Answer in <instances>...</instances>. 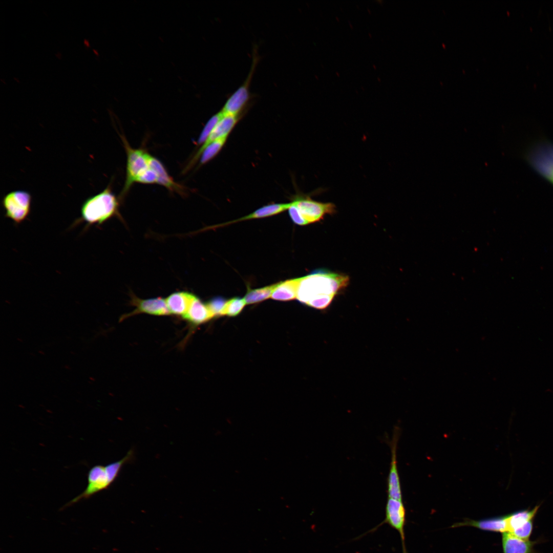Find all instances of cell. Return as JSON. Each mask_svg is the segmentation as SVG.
Here are the masks:
<instances>
[{
  "instance_id": "obj_1",
  "label": "cell",
  "mask_w": 553,
  "mask_h": 553,
  "mask_svg": "<svg viewBox=\"0 0 553 553\" xmlns=\"http://www.w3.org/2000/svg\"><path fill=\"white\" fill-rule=\"evenodd\" d=\"M349 282L347 275L327 270H316L300 278L296 299L312 307L318 302L333 297L346 287Z\"/></svg>"
},
{
  "instance_id": "obj_2",
  "label": "cell",
  "mask_w": 553,
  "mask_h": 553,
  "mask_svg": "<svg viewBox=\"0 0 553 553\" xmlns=\"http://www.w3.org/2000/svg\"><path fill=\"white\" fill-rule=\"evenodd\" d=\"M133 451H130L121 459L106 465L92 466L87 475V485L79 495L66 503L62 508L69 507L79 501L91 498L96 494L108 488L118 477L122 467L133 457Z\"/></svg>"
},
{
  "instance_id": "obj_3",
  "label": "cell",
  "mask_w": 553,
  "mask_h": 553,
  "mask_svg": "<svg viewBox=\"0 0 553 553\" xmlns=\"http://www.w3.org/2000/svg\"><path fill=\"white\" fill-rule=\"evenodd\" d=\"M291 202L288 212L292 221L299 225L319 221L326 215L336 212V206L333 203L319 202L308 195L298 194Z\"/></svg>"
},
{
  "instance_id": "obj_4",
  "label": "cell",
  "mask_w": 553,
  "mask_h": 553,
  "mask_svg": "<svg viewBox=\"0 0 553 553\" xmlns=\"http://www.w3.org/2000/svg\"><path fill=\"white\" fill-rule=\"evenodd\" d=\"M118 207V200L108 187L83 202L81 208V218L89 225H99L114 216Z\"/></svg>"
},
{
  "instance_id": "obj_5",
  "label": "cell",
  "mask_w": 553,
  "mask_h": 553,
  "mask_svg": "<svg viewBox=\"0 0 553 553\" xmlns=\"http://www.w3.org/2000/svg\"><path fill=\"white\" fill-rule=\"evenodd\" d=\"M260 57L258 53L257 46L252 50V60L250 70L243 83L229 96L221 109L224 115H239L244 114L246 108L249 107L252 97L250 92V84L255 71Z\"/></svg>"
},
{
  "instance_id": "obj_6",
  "label": "cell",
  "mask_w": 553,
  "mask_h": 553,
  "mask_svg": "<svg viewBox=\"0 0 553 553\" xmlns=\"http://www.w3.org/2000/svg\"><path fill=\"white\" fill-rule=\"evenodd\" d=\"M31 201V194L26 190H17L7 194L2 201L5 217L16 224L22 223L30 212Z\"/></svg>"
},
{
  "instance_id": "obj_7",
  "label": "cell",
  "mask_w": 553,
  "mask_h": 553,
  "mask_svg": "<svg viewBox=\"0 0 553 553\" xmlns=\"http://www.w3.org/2000/svg\"><path fill=\"white\" fill-rule=\"evenodd\" d=\"M127 155L126 175L124 186L121 193L122 197L125 195L132 184L136 182L138 177L149 168L148 153L141 149L133 148L126 138L121 136Z\"/></svg>"
},
{
  "instance_id": "obj_8",
  "label": "cell",
  "mask_w": 553,
  "mask_h": 553,
  "mask_svg": "<svg viewBox=\"0 0 553 553\" xmlns=\"http://www.w3.org/2000/svg\"><path fill=\"white\" fill-rule=\"evenodd\" d=\"M539 507L538 505L532 509L521 510L508 515L507 532L520 539L529 540L533 530L534 519Z\"/></svg>"
},
{
  "instance_id": "obj_9",
  "label": "cell",
  "mask_w": 553,
  "mask_h": 553,
  "mask_svg": "<svg viewBox=\"0 0 553 553\" xmlns=\"http://www.w3.org/2000/svg\"><path fill=\"white\" fill-rule=\"evenodd\" d=\"M529 154V159L533 166L553 183V147L540 145Z\"/></svg>"
},
{
  "instance_id": "obj_10",
  "label": "cell",
  "mask_w": 553,
  "mask_h": 553,
  "mask_svg": "<svg viewBox=\"0 0 553 553\" xmlns=\"http://www.w3.org/2000/svg\"><path fill=\"white\" fill-rule=\"evenodd\" d=\"M243 114L231 115L223 114L222 118L214 128L206 141L201 146L193 158L189 166H192L198 159L204 149L211 142L218 139L228 137L235 126L241 118Z\"/></svg>"
},
{
  "instance_id": "obj_11",
  "label": "cell",
  "mask_w": 553,
  "mask_h": 553,
  "mask_svg": "<svg viewBox=\"0 0 553 553\" xmlns=\"http://www.w3.org/2000/svg\"><path fill=\"white\" fill-rule=\"evenodd\" d=\"M131 304L136 309L126 317L141 313L158 316L170 314L165 299L161 297L142 300L133 296Z\"/></svg>"
},
{
  "instance_id": "obj_12",
  "label": "cell",
  "mask_w": 553,
  "mask_h": 553,
  "mask_svg": "<svg viewBox=\"0 0 553 553\" xmlns=\"http://www.w3.org/2000/svg\"><path fill=\"white\" fill-rule=\"evenodd\" d=\"M397 439L398 433L396 432L394 434L393 438L390 442L391 460L388 478V498L402 501L401 490L396 460Z\"/></svg>"
},
{
  "instance_id": "obj_13",
  "label": "cell",
  "mask_w": 553,
  "mask_h": 553,
  "mask_svg": "<svg viewBox=\"0 0 553 553\" xmlns=\"http://www.w3.org/2000/svg\"><path fill=\"white\" fill-rule=\"evenodd\" d=\"M406 511L402 501L388 498L386 507V522L400 533L403 540Z\"/></svg>"
},
{
  "instance_id": "obj_14",
  "label": "cell",
  "mask_w": 553,
  "mask_h": 553,
  "mask_svg": "<svg viewBox=\"0 0 553 553\" xmlns=\"http://www.w3.org/2000/svg\"><path fill=\"white\" fill-rule=\"evenodd\" d=\"M196 297L191 293L180 291L171 294L165 301L170 314L183 317Z\"/></svg>"
},
{
  "instance_id": "obj_15",
  "label": "cell",
  "mask_w": 553,
  "mask_h": 553,
  "mask_svg": "<svg viewBox=\"0 0 553 553\" xmlns=\"http://www.w3.org/2000/svg\"><path fill=\"white\" fill-rule=\"evenodd\" d=\"M536 543V541L520 539L508 532L502 534L504 553H536L534 549Z\"/></svg>"
},
{
  "instance_id": "obj_16",
  "label": "cell",
  "mask_w": 553,
  "mask_h": 553,
  "mask_svg": "<svg viewBox=\"0 0 553 553\" xmlns=\"http://www.w3.org/2000/svg\"><path fill=\"white\" fill-rule=\"evenodd\" d=\"M149 167L152 169L157 176V183L161 185L168 190L179 193H184V188L181 185L174 181L170 176L163 164L156 158L148 153Z\"/></svg>"
},
{
  "instance_id": "obj_17",
  "label": "cell",
  "mask_w": 553,
  "mask_h": 553,
  "mask_svg": "<svg viewBox=\"0 0 553 553\" xmlns=\"http://www.w3.org/2000/svg\"><path fill=\"white\" fill-rule=\"evenodd\" d=\"M213 317L207 304L196 297L182 317L191 324L197 325L208 321Z\"/></svg>"
},
{
  "instance_id": "obj_18",
  "label": "cell",
  "mask_w": 553,
  "mask_h": 553,
  "mask_svg": "<svg viewBox=\"0 0 553 553\" xmlns=\"http://www.w3.org/2000/svg\"><path fill=\"white\" fill-rule=\"evenodd\" d=\"M457 525H470L482 530L503 534L508 531L507 515L479 521H465Z\"/></svg>"
},
{
  "instance_id": "obj_19",
  "label": "cell",
  "mask_w": 553,
  "mask_h": 553,
  "mask_svg": "<svg viewBox=\"0 0 553 553\" xmlns=\"http://www.w3.org/2000/svg\"><path fill=\"white\" fill-rule=\"evenodd\" d=\"M291 205V202L282 203L268 204L259 208L254 211L238 219L221 224L225 225L231 223L255 219H260L277 215L286 210H288Z\"/></svg>"
},
{
  "instance_id": "obj_20",
  "label": "cell",
  "mask_w": 553,
  "mask_h": 553,
  "mask_svg": "<svg viewBox=\"0 0 553 553\" xmlns=\"http://www.w3.org/2000/svg\"><path fill=\"white\" fill-rule=\"evenodd\" d=\"M300 278L278 283L271 298L279 301H289L296 299Z\"/></svg>"
},
{
  "instance_id": "obj_21",
  "label": "cell",
  "mask_w": 553,
  "mask_h": 553,
  "mask_svg": "<svg viewBox=\"0 0 553 553\" xmlns=\"http://www.w3.org/2000/svg\"><path fill=\"white\" fill-rule=\"evenodd\" d=\"M278 284V283L263 288L249 289L244 299L247 304H251L260 302L269 297Z\"/></svg>"
},
{
  "instance_id": "obj_22",
  "label": "cell",
  "mask_w": 553,
  "mask_h": 553,
  "mask_svg": "<svg viewBox=\"0 0 553 553\" xmlns=\"http://www.w3.org/2000/svg\"><path fill=\"white\" fill-rule=\"evenodd\" d=\"M227 138L228 137L221 138L209 144L201 154L199 166L206 164L215 157L225 145Z\"/></svg>"
},
{
  "instance_id": "obj_23",
  "label": "cell",
  "mask_w": 553,
  "mask_h": 553,
  "mask_svg": "<svg viewBox=\"0 0 553 553\" xmlns=\"http://www.w3.org/2000/svg\"><path fill=\"white\" fill-rule=\"evenodd\" d=\"M246 304L244 298H232L226 301L222 311L221 315H226L231 316L237 315L242 311Z\"/></svg>"
},
{
  "instance_id": "obj_24",
  "label": "cell",
  "mask_w": 553,
  "mask_h": 553,
  "mask_svg": "<svg viewBox=\"0 0 553 553\" xmlns=\"http://www.w3.org/2000/svg\"><path fill=\"white\" fill-rule=\"evenodd\" d=\"M221 110L213 115L207 121L198 139V145L203 144L207 139L215 126L223 116Z\"/></svg>"
},
{
  "instance_id": "obj_25",
  "label": "cell",
  "mask_w": 553,
  "mask_h": 553,
  "mask_svg": "<svg viewBox=\"0 0 553 553\" xmlns=\"http://www.w3.org/2000/svg\"><path fill=\"white\" fill-rule=\"evenodd\" d=\"M226 303L225 300L221 297L212 299L207 303V305L213 316L221 315L222 311Z\"/></svg>"
},
{
  "instance_id": "obj_26",
  "label": "cell",
  "mask_w": 553,
  "mask_h": 553,
  "mask_svg": "<svg viewBox=\"0 0 553 553\" xmlns=\"http://www.w3.org/2000/svg\"><path fill=\"white\" fill-rule=\"evenodd\" d=\"M136 182L143 184L157 183V176L156 173L149 167L138 177Z\"/></svg>"
}]
</instances>
